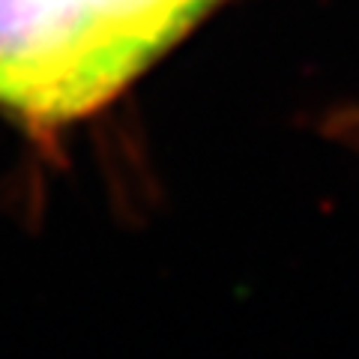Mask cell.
Wrapping results in <instances>:
<instances>
[{
	"mask_svg": "<svg viewBox=\"0 0 359 359\" xmlns=\"http://www.w3.org/2000/svg\"><path fill=\"white\" fill-rule=\"evenodd\" d=\"M224 0H0V114L54 138L102 111Z\"/></svg>",
	"mask_w": 359,
	"mask_h": 359,
	"instance_id": "obj_1",
	"label": "cell"
},
{
	"mask_svg": "<svg viewBox=\"0 0 359 359\" xmlns=\"http://www.w3.org/2000/svg\"><path fill=\"white\" fill-rule=\"evenodd\" d=\"M332 129H335V135H341L344 141L359 144V108L339 114V117H335V123H332Z\"/></svg>",
	"mask_w": 359,
	"mask_h": 359,
	"instance_id": "obj_2",
	"label": "cell"
}]
</instances>
